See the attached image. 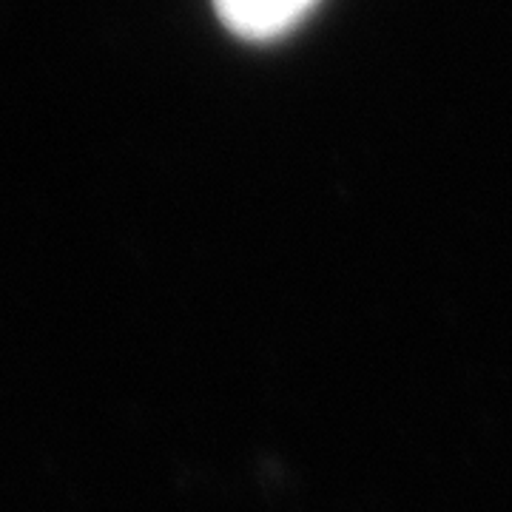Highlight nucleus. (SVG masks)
<instances>
[{"mask_svg": "<svg viewBox=\"0 0 512 512\" xmlns=\"http://www.w3.org/2000/svg\"><path fill=\"white\" fill-rule=\"evenodd\" d=\"M313 3L316 0H214L222 23L248 40H268L288 32Z\"/></svg>", "mask_w": 512, "mask_h": 512, "instance_id": "obj_1", "label": "nucleus"}]
</instances>
